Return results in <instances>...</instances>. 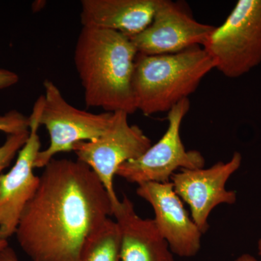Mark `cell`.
<instances>
[{"instance_id":"14","label":"cell","mask_w":261,"mask_h":261,"mask_svg":"<svg viewBox=\"0 0 261 261\" xmlns=\"http://www.w3.org/2000/svg\"><path fill=\"white\" fill-rule=\"evenodd\" d=\"M78 261H121V236L116 221L109 218L87 238Z\"/></svg>"},{"instance_id":"21","label":"cell","mask_w":261,"mask_h":261,"mask_svg":"<svg viewBox=\"0 0 261 261\" xmlns=\"http://www.w3.org/2000/svg\"><path fill=\"white\" fill-rule=\"evenodd\" d=\"M257 249H258L259 255L261 257V239L259 240L258 243H257Z\"/></svg>"},{"instance_id":"15","label":"cell","mask_w":261,"mask_h":261,"mask_svg":"<svg viewBox=\"0 0 261 261\" xmlns=\"http://www.w3.org/2000/svg\"><path fill=\"white\" fill-rule=\"evenodd\" d=\"M29 132L17 135H8L3 145L0 146V175L10 166L19 151L21 149L28 140Z\"/></svg>"},{"instance_id":"9","label":"cell","mask_w":261,"mask_h":261,"mask_svg":"<svg viewBox=\"0 0 261 261\" xmlns=\"http://www.w3.org/2000/svg\"><path fill=\"white\" fill-rule=\"evenodd\" d=\"M242 161V154L235 152L227 162H218L208 168L181 169L171 177L175 192L190 207V216L202 233L208 229L209 216L215 207L236 202V192L228 190L226 185Z\"/></svg>"},{"instance_id":"1","label":"cell","mask_w":261,"mask_h":261,"mask_svg":"<svg viewBox=\"0 0 261 261\" xmlns=\"http://www.w3.org/2000/svg\"><path fill=\"white\" fill-rule=\"evenodd\" d=\"M15 236L32 261H78L87 238L110 216L113 205L95 173L78 160L46 165Z\"/></svg>"},{"instance_id":"18","label":"cell","mask_w":261,"mask_h":261,"mask_svg":"<svg viewBox=\"0 0 261 261\" xmlns=\"http://www.w3.org/2000/svg\"><path fill=\"white\" fill-rule=\"evenodd\" d=\"M0 261H20L14 250L8 245L0 250Z\"/></svg>"},{"instance_id":"5","label":"cell","mask_w":261,"mask_h":261,"mask_svg":"<svg viewBox=\"0 0 261 261\" xmlns=\"http://www.w3.org/2000/svg\"><path fill=\"white\" fill-rule=\"evenodd\" d=\"M43 86L39 125L47 128L49 145L38 153L35 168H44L57 154L73 151L78 142L97 140L108 129L113 118V113H94L73 107L53 81L46 80Z\"/></svg>"},{"instance_id":"2","label":"cell","mask_w":261,"mask_h":261,"mask_svg":"<svg viewBox=\"0 0 261 261\" xmlns=\"http://www.w3.org/2000/svg\"><path fill=\"white\" fill-rule=\"evenodd\" d=\"M138 51L121 33L82 27L74 50V63L88 107L106 112L137 111L132 78Z\"/></svg>"},{"instance_id":"6","label":"cell","mask_w":261,"mask_h":261,"mask_svg":"<svg viewBox=\"0 0 261 261\" xmlns=\"http://www.w3.org/2000/svg\"><path fill=\"white\" fill-rule=\"evenodd\" d=\"M128 114L113 113L112 121L102 136L93 141L75 144L77 160L95 173L109 195L113 209L119 204L113 178L121 165L140 158L152 145L149 137L137 125L130 124Z\"/></svg>"},{"instance_id":"7","label":"cell","mask_w":261,"mask_h":261,"mask_svg":"<svg viewBox=\"0 0 261 261\" xmlns=\"http://www.w3.org/2000/svg\"><path fill=\"white\" fill-rule=\"evenodd\" d=\"M190 108L189 98L176 105L168 112L167 130L161 140L138 159L121 165L116 176L137 185L165 183L171 181L173 175L179 170L204 168L205 161L202 154L197 150H187L181 140L182 121Z\"/></svg>"},{"instance_id":"4","label":"cell","mask_w":261,"mask_h":261,"mask_svg":"<svg viewBox=\"0 0 261 261\" xmlns=\"http://www.w3.org/2000/svg\"><path fill=\"white\" fill-rule=\"evenodd\" d=\"M202 47L215 68L228 78H239L256 68L261 63V0H239Z\"/></svg>"},{"instance_id":"12","label":"cell","mask_w":261,"mask_h":261,"mask_svg":"<svg viewBox=\"0 0 261 261\" xmlns=\"http://www.w3.org/2000/svg\"><path fill=\"white\" fill-rule=\"evenodd\" d=\"M121 236V261H175L154 220L137 215L126 195L113 209Z\"/></svg>"},{"instance_id":"8","label":"cell","mask_w":261,"mask_h":261,"mask_svg":"<svg viewBox=\"0 0 261 261\" xmlns=\"http://www.w3.org/2000/svg\"><path fill=\"white\" fill-rule=\"evenodd\" d=\"M42 97L34 104L29 118V136L19 151L14 166L0 175V238L8 240L16 232L19 221L29 201L35 195L40 177L34 173V163L41 151L38 135Z\"/></svg>"},{"instance_id":"10","label":"cell","mask_w":261,"mask_h":261,"mask_svg":"<svg viewBox=\"0 0 261 261\" xmlns=\"http://www.w3.org/2000/svg\"><path fill=\"white\" fill-rule=\"evenodd\" d=\"M214 28L197 21L186 9V5L159 0L152 23L130 39L140 54H173L195 46H203Z\"/></svg>"},{"instance_id":"16","label":"cell","mask_w":261,"mask_h":261,"mask_svg":"<svg viewBox=\"0 0 261 261\" xmlns=\"http://www.w3.org/2000/svg\"><path fill=\"white\" fill-rule=\"evenodd\" d=\"M29 130V118L17 111L0 115V132L8 135H17Z\"/></svg>"},{"instance_id":"17","label":"cell","mask_w":261,"mask_h":261,"mask_svg":"<svg viewBox=\"0 0 261 261\" xmlns=\"http://www.w3.org/2000/svg\"><path fill=\"white\" fill-rule=\"evenodd\" d=\"M19 81L18 75L11 70L0 68V89L9 88Z\"/></svg>"},{"instance_id":"3","label":"cell","mask_w":261,"mask_h":261,"mask_svg":"<svg viewBox=\"0 0 261 261\" xmlns=\"http://www.w3.org/2000/svg\"><path fill=\"white\" fill-rule=\"evenodd\" d=\"M214 68V61L201 46L173 54L138 53L132 78L137 111L145 116L169 112L188 99Z\"/></svg>"},{"instance_id":"11","label":"cell","mask_w":261,"mask_h":261,"mask_svg":"<svg viewBox=\"0 0 261 261\" xmlns=\"http://www.w3.org/2000/svg\"><path fill=\"white\" fill-rule=\"evenodd\" d=\"M137 194L152 206L154 224L171 251L192 257L200 248L202 233L184 206L171 181L138 185Z\"/></svg>"},{"instance_id":"19","label":"cell","mask_w":261,"mask_h":261,"mask_svg":"<svg viewBox=\"0 0 261 261\" xmlns=\"http://www.w3.org/2000/svg\"><path fill=\"white\" fill-rule=\"evenodd\" d=\"M235 261H260L257 260L255 257L252 256V255H249V254H244L241 255L240 257H238Z\"/></svg>"},{"instance_id":"13","label":"cell","mask_w":261,"mask_h":261,"mask_svg":"<svg viewBox=\"0 0 261 261\" xmlns=\"http://www.w3.org/2000/svg\"><path fill=\"white\" fill-rule=\"evenodd\" d=\"M159 0H82V27L121 33L132 38L152 23Z\"/></svg>"},{"instance_id":"20","label":"cell","mask_w":261,"mask_h":261,"mask_svg":"<svg viewBox=\"0 0 261 261\" xmlns=\"http://www.w3.org/2000/svg\"><path fill=\"white\" fill-rule=\"evenodd\" d=\"M8 240H3V239L0 238V250H3L5 247L8 246Z\"/></svg>"}]
</instances>
